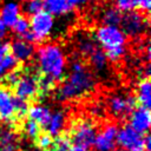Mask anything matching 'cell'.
I'll return each instance as SVG.
<instances>
[{
    "label": "cell",
    "instance_id": "cell-1",
    "mask_svg": "<svg viewBox=\"0 0 151 151\" xmlns=\"http://www.w3.org/2000/svg\"><path fill=\"white\" fill-rule=\"evenodd\" d=\"M38 70L52 77L54 80L60 83L65 77V68H66V55L61 46L55 42H46L42 44L35 50Z\"/></svg>",
    "mask_w": 151,
    "mask_h": 151
},
{
    "label": "cell",
    "instance_id": "cell-2",
    "mask_svg": "<svg viewBox=\"0 0 151 151\" xmlns=\"http://www.w3.org/2000/svg\"><path fill=\"white\" fill-rule=\"evenodd\" d=\"M94 87L96 79L86 67L79 71H71L70 74L60 81L57 98L60 100L77 99L91 93Z\"/></svg>",
    "mask_w": 151,
    "mask_h": 151
},
{
    "label": "cell",
    "instance_id": "cell-3",
    "mask_svg": "<svg viewBox=\"0 0 151 151\" xmlns=\"http://www.w3.org/2000/svg\"><path fill=\"white\" fill-rule=\"evenodd\" d=\"M39 72L40 71L38 70V67L25 65L22 76L20 77L19 81L11 91L12 94L27 101L31 105L37 104L41 99L39 88H38V83H37Z\"/></svg>",
    "mask_w": 151,
    "mask_h": 151
},
{
    "label": "cell",
    "instance_id": "cell-4",
    "mask_svg": "<svg viewBox=\"0 0 151 151\" xmlns=\"http://www.w3.org/2000/svg\"><path fill=\"white\" fill-rule=\"evenodd\" d=\"M71 143L74 145L90 149L93 146L94 138L97 136V127L94 123L86 118H77L66 131Z\"/></svg>",
    "mask_w": 151,
    "mask_h": 151
},
{
    "label": "cell",
    "instance_id": "cell-5",
    "mask_svg": "<svg viewBox=\"0 0 151 151\" xmlns=\"http://www.w3.org/2000/svg\"><path fill=\"white\" fill-rule=\"evenodd\" d=\"M93 38L104 52L126 47L127 42L126 35L123 33L119 26L101 25L96 29Z\"/></svg>",
    "mask_w": 151,
    "mask_h": 151
},
{
    "label": "cell",
    "instance_id": "cell-6",
    "mask_svg": "<svg viewBox=\"0 0 151 151\" xmlns=\"http://www.w3.org/2000/svg\"><path fill=\"white\" fill-rule=\"evenodd\" d=\"M119 28L126 38H142L149 28V17L146 13H142L139 11L123 13Z\"/></svg>",
    "mask_w": 151,
    "mask_h": 151
},
{
    "label": "cell",
    "instance_id": "cell-7",
    "mask_svg": "<svg viewBox=\"0 0 151 151\" xmlns=\"http://www.w3.org/2000/svg\"><path fill=\"white\" fill-rule=\"evenodd\" d=\"M54 29V17L45 11H41L29 17V31L34 37L35 42L45 41Z\"/></svg>",
    "mask_w": 151,
    "mask_h": 151
},
{
    "label": "cell",
    "instance_id": "cell-8",
    "mask_svg": "<svg viewBox=\"0 0 151 151\" xmlns=\"http://www.w3.org/2000/svg\"><path fill=\"white\" fill-rule=\"evenodd\" d=\"M116 145L120 146L125 151H145L144 134H139L127 124H124L120 129H118Z\"/></svg>",
    "mask_w": 151,
    "mask_h": 151
},
{
    "label": "cell",
    "instance_id": "cell-9",
    "mask_svg": "<svg viewBox=\"0 0 151 151\" xmlns=\"http://www.w3.org/2000/svg\"><path fill=\"white\" fill-rule=\"evenodd\" d=\"M129 126L138 132L139 134L149 133L150 125H151V112L150 109H145L142 106H137L133 111L127 114Z\"/></svg>",
    "mask_w": 151,
    "mask_h": 151
},
{
    "label": "cell",
    "instance_id": "cell-10",
    "mask_svg": "<svg viewBox=\"0 0 151 151\" xmlns=\"http://www.w3.org/2000/svg\"><path fill=\"white\" fill-rule=\"evenodd\" d=\"M118 127L114 124H106L103 130L97 133L93 147L96 151H114L116 150V136Z\"/></svg>",
    "mask_w": 151,
    "mask_h": 151
},
{
    "label": "cell",
    "instance_id": "cell-11",
    "mask_svg": "<svg viewBox=\"0 0 151 151\" xmlns=\"http://www.w3.org/2000/svg\"><path fill=\"white\" fill-rule=\"evenodd\" d=\"M107 106L113 116L124 117V116H127L131 111H133L138 105H137L136 97L129 96L124 98L122 96H112L107 101Z\"/></svg>",
    "mask_w": 151,
    "mask_h": 151
},
{
    "label": "cell",
    "instance_id": "cell-12",
    "mask_svg": "<svg viewBox=\"0 0 151 151\" xmlns=\"http://www.w3.org/2000/svg\"><path fill=\"white\" fill-rule=\"evenodd\" d=\"M9 46H11V54L20 64L31 60L35 54L34 44H31L20 38H15L12 42H9Z\"/></svg>",
    "mask_w": 151,
    "mask_h": 151
},
{
    "label": "cell",
    "instance_id": "cell-13",
    "mask_svg": "<svg viewBox=\"0 0 151 151\" xmlns=\"http://www.w3.org/2000/svg\"><path fill=\"white\" fill-rule=\"evenodd\" d=\"M21 15V6L15 0H7L0 8V18L7 28H11Z\"/></svg>",
    "mask_w": 151,
    "mask_h": 151
},
{
    "label": "cell",
    "instance_id": "cell-14",
    "mask_svg": "<svg viewBox=\"0 0 151 151\" xmlns=\"http://www.w3.org/2000/svg\"><path fill=\"white\" fill-rule=\"evenodd\" d=\"M0 122L14 123V112L12 103V92L0 85Z\"/></svg>",
    "mask_w": 151,
    "mask_h": 151
},
{
    "label": "cell",
    "instance_id": "cell-15",
    "mask_svg": "<svg viewBox=\"0 0 151 151\" xmlns=\"http://www.w3.org/2000/svg\"><path fill=\"white\" fill-rule=\"evenodd\" d=\"M19 132L11 125L0 129V151H18Z\"/></svg>",
    "mask_w": 151,
    "mask_h": 151
},
{
    "label": "cell",
    "instance_id": "cell-16",
    "mask_svg": "<svg viewBox=\"0 0 151 151\" xmlns=\"http://www.w3.org/2000/svg\"><path fill=\"white\" fill-rule=\"evenodd\" d=\"M51 116H52V112L48 107L42 106V105H38V104L29 105V109L27 112V118L35 122L41 127L42 131L46 130L48 122L51 119Z\"/></svg>",
    "mask_w": 151,
    "mask_h": 151
},
{
    "label": "cell",
    "instance_id": "cell-17",
    "mask_svg": "<svg viewBox=\"0 0 151 151\" xmlns=\"http://www.w3.org/2000/svg\"><path fill=\"white\" fill-rule=\"evenodd\" d=\"M44 11L52 17H64L73 12L67 0H42Z\"/></svg>",
    "mask_w": 151,
    "mask_h": 151
},
{
    "label": "cell",
    "instance_id": "cell-18",
    "mask_svg": "<svg viewBox=\"0 0 151 151\" xmlns=\"http://www.w3.org/2000/svg\"><path fill=\"white\" fill-rule=\"evenodd\" d=\"M136 100H137L138 106L150 109V106H151V84H150V79L143 78L138 83L137 90H136Z\"/></svg>",
    "mask_w": 151,
    "mask_h": 151
},
{
    "label": "cell",
    "instance_id": "cell-19",
    "mask_svg": "<svg viewBox=\"0 0 151 151\" xmlns=\"http://www.w3.org/2000/svg\"><path fill=\"white\" fill-rule=\"evenodd\" d=\"M24 67L25 64H19L17 67H14L13 70L6 72L1 78H0V85L9 91L13 90V87L17 85V83L19 81L20 77L24 73Z\"/></svg>",
    "mask_w": 151,
    "mask_h": 151
},
{
    "label": "cell",
    "instance_id": "cell-20",
    "mask_svg": "<svg viewBox=\"0 0 151 151\" xmlns=\"http://www.w3.org/2000/svg\"><path fill=\"white\" fill-rule=\"evenodd\" d=\"M37 83H38V88H39V93H40V98L42 99L44 97L48 96L50 93H52L53 91H55L57 86H58V81L54 80L52 77L46 76L41 72H39L38 78H37Z\"/></svg>",
    "mask_w": 151,
    "mask_h": 151
},
{
    "label": "cell",
    "instance_id": "cell-21",
    "mask_svg": "<svg viewBox=\"0 0 151 151\" xmlns=\"http://www.w3.org/2000/svg\"><path fill=\"white\" fill-rule=\"evenodd\" d=\"M64 125H65V114H64V112L63 111H55L54 113H52L51 119L48 122V125H47L45 132H47L52 137H55L60 132H63Z\"/></svg>",
    "mask_w": 151,
    "mask_h": 151
},
{
    "label": "cell",
    "instance_id": "cell-22",
    "mask_svg": "<svg viewBox=\"0 0 151 151\" xmlns=\"http://www.w3.org/2000/svg\"><path fill=\"white\" fill-rule=\"evenodd\" d=\"M122 17H123V13L118 8H116L114 6H109L104 8L101 12V22L103 25L119 26Z\"/></svg>",
    "mask_w": 151,
    "mask_h": 151
},
{
    "label": "cell",
    "instance_id": "cell-23",
    "mask_svg": "<svg viewBox=\"0 0 151 151\" xmlns=\"http://www.w3.org/2000/svg\"><path fill=\"white\" fill-rule=\"evenodd\" d=\"M42 132L41 127L35 123L33 122L32 119H28L26 118L21 124H20V127H19V133H24L27 138H29L33 143L34 140L38 138V136Z\"/></svg>",
    "mask_w": 151,
    "mask_h": 151
},
{
    "label": "cell",
    "instance_id": "cell-24",
    "mask_svg": "<svg viewBox=\"0 0 151 151\" xmlns=\"http://www.w3.org/2000/svg\"><path fill=\"white\" fill-rule=\"evenodd\" d=\"M77 46H78V51L84 57H88L96 48H98L94 38L91 35H87V34H83L78 38Z\"/></svg>",
    "mask_w": 151,
    "mask_h": 151
},
{
    "label": "cell",
    "instance_id": "cell-25",
    "mask_svg": "<svg viewBox=\"0 0 151 151\" xmlns=\"http://www.w3.org/2000/svg\"><path fill=\"white\" fill-rule=\"evenodd\" d=\"M88 60L91 66L96 70V71H103L106 66L107 59L105 55V52L101 48H96L90 55H88Z\"/></svg>",
    "mask_w": 151,
    "mask_h": 151
},
{
    "label": "cell",
    "instance_id": "cell-26",
    "mask_svg": "<svg viewBox=\"0 0 151 151\" xmlns=\"http://www.w3.org/2000/svg\"><path fill=\"white\" fill-rule=\"evenodd\" d=\"M21 6V13L24 12L25 15H34L41 11H44L42 0H24Z\"/></svg>",
    "mask_w": 151,
    "mask_h": 151
},
{
    "label": "cell",
    "instance_id": "cell-27",
    "mask_svg": "<svg viewBox=\"0 0 151 151\" xmlns=\"http://www.w3.org/2000/svg\"><path fill=\"white\" fill-rule=\"evenodd\" d=\"M71 145H72V143L65 131V132H60L58 136H55L53 138V144H52L51 149L54 151H68Z\"/></svg>",
    "mask_w": 151,
    "mask_h": 151
},
{
    "label": "cell",
    "instance_id": "cell-28",
    "mask_svg": "<svg viewBox=\"0 0 151 151\" xmlns=\"http://www.w3.org/2000/svg\"><path fill=\"white\" fill-rule=\"evenodd\" d=\"M12 31L18 35V38H21L24 34H26L29 31V19L26 15H20L19 19L14 22V25L11 27Z\"/></svg>",
    "mask_w": 151,
    "mask_h": 151
},
{
    "label": "cell",
    "instance_id": "cell-29",
    "mask_svg": "<svg viewBox=\"0 0 151 151\" xmlns=\"http://www.w3.org/2000/svg\"><path fill=\"white\" fill-rule=\"evenodd\" d=\"M34 144L41 150V151H45V150H48L52 147V144H53V137L50 136L47 132L42 131L38 138L34 140Z\"/></svg>",
    "mask_w": 151,
    "mask_h": 151
},
{
    "label": "cell",
    "instance_id": "cell-30",
    "mask_svg": "<svg viewBox=\"0 0 151 151\" xmlns=\"http://www.w3.org/2000/svg\"><path fill=\"white\" fill-rule=\"evenodd\" d=\"M114 7L118 8L122 13H127L134 9V5L132 0H114Z\"/></svg>",
    "mask_w": 151,
    "mask_h": 151
},
{
    "label": "cell",
    "instance_id": "cell-31",
    "mask_svg": "<svg viewBox=\"0 0 151 151\" xmlns=\"http://www.w3.org/2000/svg\"><path fill=\"white\" fill-rule=\"evenodd\" d=\"M134 5V9L139 11L142 13H147L150 9L151 0H132Z\"/></svg>",
    "mask_w": 151,
    "mask_h": 151
},
{
    "label": "cell",
    "instance_id": "cell-32",
    "mask_svg": "<svg viewBox=\"0 0 151 151\" xmlns=\"http://www.w3.org/2000/svg\"><path fill=\"white\" fill-rule=\"evenodd\" d=\"M11 53V46L7 41H0V60L6 55Z\"/></svg>",
    "mask_w": 151,
    "mask_h": 151
},
{
    "label": "cell",
    "instance_id": "cell-33",
    "mask_svg": "<svg viewBox=\"0 0 151 151\" xmlns=\"http://www.w3.org/2000/svg\"><path fill=\"white\" fill-rule=\"evenodd\" d=\"M68 4L72 6V8H81L84 6H86L88 4L90 0H67Z\"/></svg>",
    "mask_w": 151,
    "mask_h": 151
},
{
    "label": "cell",
    "instance_id": "cell-34",
    "mask_svg": "<svg viewBox=\"0 0 151 151\" xmlns=\"http://www.w3.org/2000/svg\"><path fill=\"white\" fill-rule=\"evenodd\" d=\"M144 146H145V151H151V138L149 133L144 134Z\"/></svg>",
    "mask_w": 151,
    "mask_h": 151
},
{
    "label": "cell",
    "instance_id": "cell-35",
    "mask_svg": "<svg viewBox=\"0 0 151 151\" xmlns=\"http://www.w3.org/2000/svg\"><path fill=\"white\" fill-rule=\"evenodd\" d=\"M6 34H7V27L4 25L1 18H0V41L6 37Z\"/></svg>",
    "mask_w": 151,
    "mask_h": 151
},
{
    "label": "cell",
    "instance_id": "cell-36",
    "mask_svg": "<svg viewBox=\"0 0 151 151\" xmlns=\"http://www.w3.org/2000/svg\"><path fill=\"white\" fill-rule=\"evenodd\" d=\"M68 151H90L88 149H85L83 146H79V145H71L70 150Z\"/></svg>",
    "mask_w": 151,
    "mask_h": 151
},
{
    "label": "cell",
    "instance_id": "cell-37",
    "mask_svg": "<svg viewBox=\"0 0 151 151\" xmlns=\"http://www.w3.org/2000/svg\"><path fill=\"white\" fill-rule=\"evenodd\" d=\"M45 151H54V150H52V149H48V150H45Z\"/></svg>",
    "mask_w": 151,
    "mask_h": 151
}]
</instances>
